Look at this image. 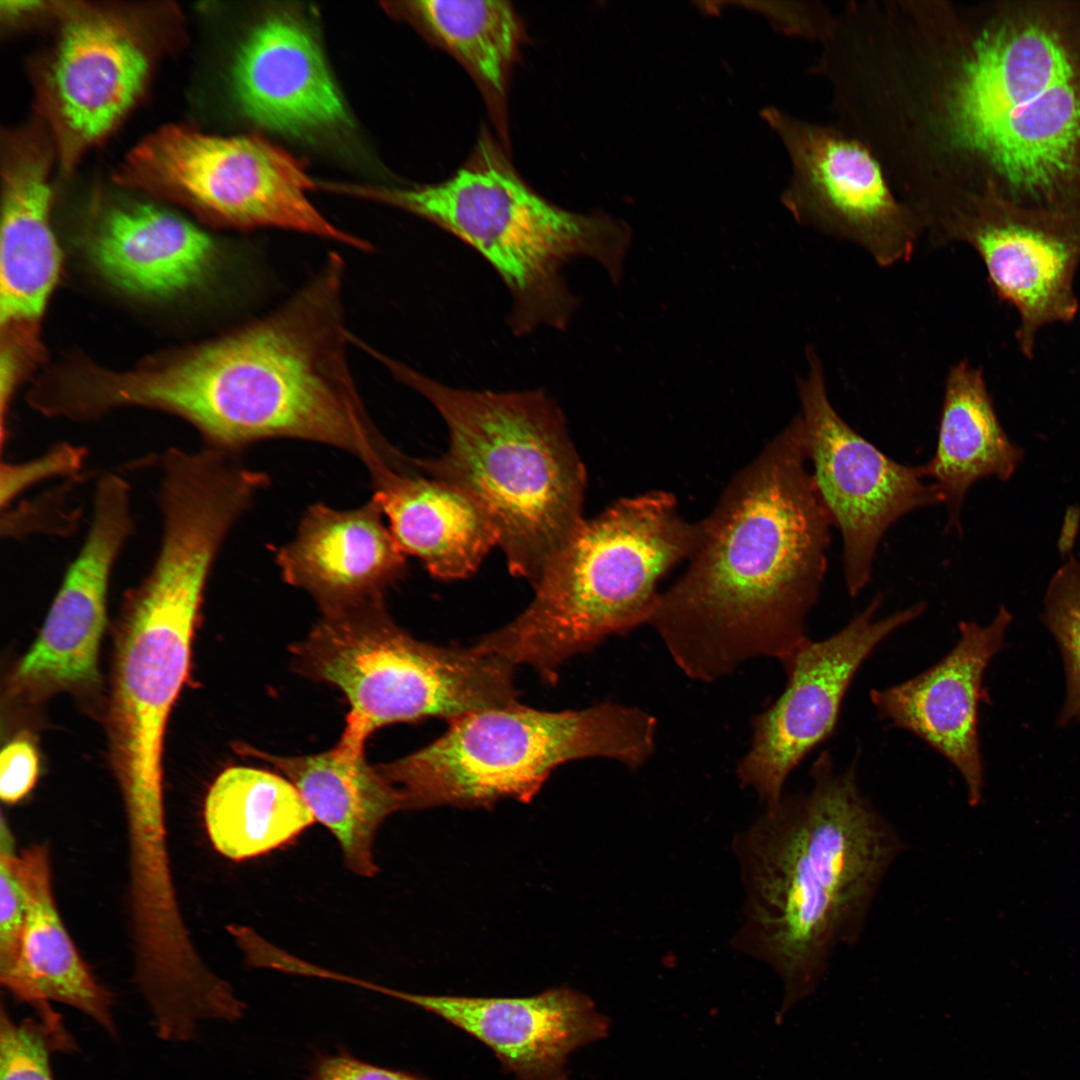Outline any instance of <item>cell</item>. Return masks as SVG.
<instances>
[{"label": "cell", "mask_w": 1080, "mask_h": 1080, "mask_svg": "<svg viewBox=\"0 0 1080 1080\" xmlns=\"http://www.w3.org/2000/svg\"><path fill=\"white\" fill-rule=\"evenodd\" d=\"M883 105L895 165L927 205L988 194L1080 221V0L932 2Z\"/></svg>", "instance_id": "6da1fadb"}, {"label": "cell", "mask_w": 1080, "mask_h": 1080, "mask_svg": "<svg viewBox=\"0 0 1080 1080\" xmlns=\"http://www.w3.org/2000/svg\"><path fill=\"white\" fill-rule=\"evenodd\" d=\"M807 463L796 415L698 522L688 566L649 621L690 679L714 682L759 658L783 664L810 638L833 525Z\"/></svg>", "instance_id": "7a4b0ae2"}, {"label": "cell", "mask_w": 1080, "mask_h": 1080, "mask_svg": "<svg viewBox=\"0 0 1080 1080\" xmlns=\"http://www.w3.org/2000/svg\"><path fill=\"white\" fill-rule=\"evenodd\" d=\"M344 273L332 252L272 313L161 367L112 373L108 403L172 413L193 425L206 447L230 454L290 438L352 453L371 474L382 469L399 452L370 420L349 365Z\"/></svg>", "instance_id": "3957f363"}, {"label": "cell", "mask_w": 1080, "mask_h": 1080, "mask_svg": "<svg viewBox=\"0 0 1080 1080\" xmlns=\"http://www.w3.org/2000/svg\"><path fill=\"white\" fill-rule=\"evenodd\" d=\"M807 792L735 834L745 901L735 951L769 965L784 995L778 1018L815 992L834 951L862 936L880 886L905 844L859 783L858 757L818 755Z\"/></svg>", "instance_id": "277c9868"}, {"label": "cell", "mask_w": 1080, "mask_h": 1080, "mask_svg": "<svg viewBox=\"0 0 1080 1080\" xmlns=\"http://www.w3.org/2000/svg\"><path fill=\"white\" fill-rule=\"evenodd\" d=\"M367 353L444 420L448 449L416 459L419 468L476 501L511 573L534 586L585 520L586 472L561 409L544 390L452 387L374 347Z\"/></svg>", "instance_id": "5b68a950"}, {"label": "cell", "mask_w": 1080, "mask_h": 1080, "mask_svg": "<svg viewBox=\"0 0 1080 1080\" xmlns=\"http://www.w3.org/2000/svg\"><path fill=\"white\" fill-rule=\"evenodd\" d=\"M349 192L428 220L474 249L508 290L507 323L519 337L543 327L568 328L579 305L564 276L573 260L596 261L619 286L633 237L627 222L603 210L574 212L541 196L488 136L443 181L409 188L353 186Z\"/></svg>", "instance_id": "8992f818"}, {"label": "cell", "mask_w": 1080, "mask_h": 1080, "mask_svg": "<svg viewBox=\"0 0 1080 1080\" xmlns=\"http://www.w3.org/2000/svg\"><path fill=\"white\" fill-rule=\"evenodd\" d=\"M698 534V522L681 516L670 493L621 498L583 521L534 585L528 607L476 644L554 682L568 658L649 624L659 581L688 560Z\"/></svg>", "instance_id": "52a82bcc"}, {"label": "cell", "mask_w": 1080, "mask_h": 1080, "mask_svg": "<svg viewBox=\"0 0 1080 1080\" xmlns=\"http://www.w3.org/2000/svg\"><path fill=\"white\" fill-rule=\"evenodd\" d=\"M448 722L432 743L377 766L402 794L405 810L529 802L563 763L601 757L634 771L656 746V718L613 702L559 712L515 703Z\"/></svg>", "instance_id": "ba28073f"}, {"label": "cell", "mask_w": 1080, "mask_h": 1080, "mask_svg": "<svg viewBox=\"0 0 1080 1080\" xmlns=\"http://www.w3.org/2000/svg\"><path fill=\"white\" fill-rule=\"evenodd\" d=\"M299 672L342 690L350 704L336 747L362 754L381 726L429 717L448 721L517 703L514 666L476 644L441 647L396 625L383 600L323 612L293 647Z\"/></svg>", "instance_id": "9c48e42d"}, {"label": "cell", "mask_w": 1080, "mask_h": 1080, "mask_svg": "<svg viewBox=\"0 0 1080 1080\" xmlns=\"http://www.w3.org/2000/svg\"><path fill=\"white\" fill-rule=\"evenodd\" d=\"M220 548L201 526H166L148 573L123 607L109 734L114 767L137 809L153 811L160 802L165 729L189 673L194 630Z\"/></svg>", "instance_id": "30bf717a"}, {"label": "cell", "mask_w": 1080, "mask_h": 1080, "mask_svg": "<svg viewBox=\"0 0 1080 1080\" xmlns=\"http://www.w3.org/2000/svg\"><path fill=\"white\" fill-rule=\"evenodd\" d=\"M114 178L230 227L283 228L372 250L368 241L337 228L313 206L306 191L317 184L301 162L256 135L218 136L167 125L128 152Z\"/></svg>", "instance_id": "8fae6325"}, {"label": "cell", "mask_w": 1080, "mask_h": 1080, "mask_svg": "<svg viewBox=\"0 0 1080 1080\" xmlns=\"http://www.w3.org/2000/svg\"><path fill=\"white\" fill-rule=\"evenodd\" d=\"M797 379L807 461L815 491L842 537L847 591L858 596L873 574L878 546L903 516L941 504L925 465L899 463L855 431L833 407L814 348Z\"/></svg>", "instance_id": "7c38bea8"}, {"label": "cell", "mask_w": 1080, "mask_h": 1080, "mask_svg": "<svg viewBox=\"0 0 1080 1080\" xmlns=\"http://www.w3.org/2000/svg\"><path fill=\"white\" fill-rule=\"evenodd\" d=\"M883 595L876 594L830 636L807 639L783 664L782 694L752 720L748 750L736 775L765 810L784 797L791 773L837 728L846 694L860 668L894 633L917 620L927 604L918 601L878 617Z\"/></svg>", "instance_id": "4fadbf2b"}, {"label": "cell", "mask_w": 1080, "mask_h": 1080, "mask_svg": "<svg viewBox=\"0 0 1080 1080\" xmlns=\"http://www.w3.org/2000/svg\"><path fill=\"white\" fill-rule=\"evenodd\" d=\"M760 116L789 154L792 177L781 202L799 224L859 246L882 267L911 258L923 225L862 142L775 107Z\"/></svg>", "instance_id": "5bb4252c"}, {"label": "cell", "mask_w": 1080, "mask_h": 1080, "mask_svg": "<svg viewBox=\"0 0 1080 1080\" xmlns=\"http://www.w3.org/2000/svg\"><path fill=\"white\" fill-rule=\"evenodd\" d=\"M926 233L936 244L965 243L982 260L995 295L1019 316V351L1034 358L1048 325L1078 314L1080 222L1015 209L991 195L960 200L934 216Z\"/></svg>", "instance_id": "9a60e30c"}, {"label": "cell", "mask_w": 1080, "mask_h": 1080, "mask_svg": "<svg viewBox=\"0 0 1080 1080\" xmlns=\"http://www.w3.org/2000/svg\"><path fill=\"white\" fill-rule=\"evenodd\" d=\"M87 535L68 567L35 642L14 673L16 688L49 693L98 680L109 580L133 531L131 488L116 473L94 490Z\"/></svg>", "instance_id": "2e32d148"}, {"label": "cell", "mask_w": 1080, "mask_h": 1080, "mask_svg": "<svg viewBox=\"0 0 1080 1080\" xmlns=\"http://www.w3.org/2000/svg\"><path fill=\"white\" fill-rule=\"evenodd\" d=\"M149 69L142 38L120 16L83 7L67 13L41 82L42 106L65 170L128 112Z\"/></svg>", "instance_id": "e0dca14e"}, {"label": "cell", "mask_w": 1080, "mask_h": 1080, "mask_svg": "<svg viewBox=\"0 0 1080 1080\" xmlns=\"http://www.w3.org/2000/svg\"><path fill=\"white\" fill-rule=\"evenodd\" d=\"M1011 621L1004 606L988 624L961 621L955 645L940 660L910 679L869 692L881 721L913 734L955 768L972 807L983 800L985 786L979 739L984 676Z\"/></svg>", "instance_id": "ac0fdd59"}, {"label": "cell", "mask_w": 1080, "mask_h": 1080, "mask_svg": "<svg viewBox=\"0 0 1080 1080\" xmlns=\"http://www.w3.org/2000/svg\"><path fill=\"white\" fill-rule=\"evenodd\" d=\"M370 990L431 1012L487 1045L517 1080H567V1056L608 1035L609 1018L586 994L551 988L529 997L423 995Z\"/></svg>", "instance_id": "d6986e66"}, {"label": "cell", "mask_w": 1080, "mask_h": 1080, "mask_svg": "<svg viewBox=\"0 0 1080 1080\" xmlns=\"http://www.w3.org/2000/svg\"><path fill=\"white\" fill-rule=\"evenodd\" d=\"M231 82L243 114L266 129L306 137L351 124L316 40L288 13H273L251 31Z\"/></svg>", "instance_id": "ffe728a7"}, {"label": "cell", "mask_w": 1080, "mask_h": 1080, "mask_svg": "<svg viewBox=\"0 0 1080 1080\" xmlns=\"http://www.w3.org/2000/svg\"><path fill=\"white\" fill-rule=\"evenodd\" d=\"M275 561L283 579L310 593L323 612L383 600L406 570L405 553L372 498L349 510L310 506Z\"/></svg>", "instance_id": "44dd1931"}, {"label": "cell", "mask_w": 1080, "mask_h": 1080, "mask_svg": "<svg viewBox=\"0 0 1080 1080\" xmlns=\"http://www.w3.org/2000/svg\"><path fill=\"white\" fill-rule=\"evenodd\" d=\"M50 152L31 135L8 137L2 166L0 320L39 319L57 282L61 253L50 224Z\"/></svg>", "instance_id": "7402d4cb"}, {"label": "cell", "mask_w": 1080, "mask_h": 1080, "mask_svg": "<svg viewBox=\"0 0 1080 1080\" xmlns=\"http://www.w3.org/2000/svg\"><path fill=\"white\" fill-rule=\"evenodd\" d=\"M372 499L405 554L439 579L470 576L498 534L481 507L460 488L424 473L416 459L372 477Z\"/></svg>", "instance_id": "603a6c76"}, {"label": "cell", "mask_w": 1080, "mask_h": 1080, "mask_svg": "<svg viewBox=\"0 0 1080 1080\" xmlns=\"http://www.w3.org/2000/svg\"><path fill=\"white\" fill-rule=\"evenodd\" d=\"M26 919L19 960L1 983L38 1017L55 1011L59 1002L85 1014L111 1036L117 1034L113 997L79 955L54 902L46 848L32 845L14 858Z\"/></svg>", "instance_id": "cb8c5ba5"}, {"label": "cell", "mask_w": 1080, "mask_h": 1080, "mask_svg": "<svg viewBox=\"0 0 1080 1080\" xmlns=\"http://www.w3.org/2000/svg\"><path fill=\"white\" fill-rule=\"evenodd\" d=\"M215 246L189 220L150 204L115 207L100 219L90 245L97 270L126 293L162 298L198 284Z\"/></svg>", "instance_id": "d4e9b609"}, {"label": "cell", "mask_w": 1080, "mask_h": 1080, "mask_svg": "<svg viewBox=\"0 0 1080 1080\" xmlns=\"http://www.w3.org/2000/svg\"><path fill=\"white\" fill-rule=\"evenodd\" d=\"M239 752L269 763L289 778L315 821L338 841L349 871L363 877L378 872L373 853L376 833L389 815L404 809V799L364 753L349 754L335 746L320 754L285 757L243 744Z\"/></svg>", "instance_id": "484cf974"}, {"label": "cell", "mask_w": 1080, "mask_h": 1080, "mask_svg": "<svg viewBox=\"0 0 1080 1080\" xmlns=\"http://www.w3.org/2000/svg\"><path fill=\"white\" fill-rule=\"evenodd\" d=\"M1023 457L997 416L982 368L959 361L945 380L935 454L924 464L946 508L947 527L961 530L973 484L990 477L1009 480Z\"/></svg>", "instance_id": "4316f807"}, {"label": "cell", "mask_w": 1080, "mask_h": 1080, "mask_svg": "<svg viewBox=\"0 0 1080 1080\" xmlns=\"http://www.w3.org/2000/svg\"><path fill=\"white\" fill-rule=\"evenodd\" d=\"M401 10L424 34L453 55L480 88L506 137L505 105L523 25L508 1L420 0Z\"/></svg>", "instance_id": "83f0119b"}, {"label": "cell", "mask_w": 1080, "mask_h": 1080, "mask_svg": "<svg viewBox=\"0 0 1080 1080\" xmlns=\"http://www.w3.org/2000/svg\"><path fill=\"white\" fill-rule=\"evenodd\" d=\"M204 818L215 849L234 861L282 847L316 822L290 781L243 766L227 768L216 778Z\"/></svg>", "instance_id": "f1b7e54d"}, {"label": "cell", "mask_w": 1080, "mask_h": 1080, "mask_svg": "<svg viewBox=\"0 0 1080 1080\" xmlns=\"http://www.w3.org/2000/svg\"><path fill=\"white\" fill-rule=\"evenodd\" d=\"M1042 621L1059 647L1065 671L1066 693L1058 724L1080 722V560L1074 556L1048 583Z\"/></svg>", "instance_id": "f546056e"}, {"label": "cell", "mask_w": 1080, "mask_h": 1080, "mask_svg": "<svg viewBox=\"0 0 1080 1080\" xmlns=\"http://www.w3.org/2000/svg\"><path fill=\"white\" fill-rule=\"evenodd\" d=\"M75 1048L69 1033L53 1030L38 1017L15 1022L2 1005L0 1080H54L51 1054Z\"/></svg>", "instance_id": "4dcf8cb0"}, {"label": "cell", "mask_w": 1080, "mask_h": 1080, "mask_svg": "<svg viewBox=\"0 0 1080 1080\" xmlns=\"http://www.w3.org/2000/svg\"><path fill=\"white\" fill-rule=\"evenodd\" d=\"M13 838L4 819L0 833V978L16 966L26 919L23 893L14 870Z\"/></svg>", "instance_id": "1f68e13d"}, {"label": "cell", "mask_w": 1080, "mask_h": 1080, "mask_svg": "<svg viewBox=\"0 0 1080 1080\" xmlns=\"http://www.w3.org/2000/svg\"><path fill=\"white\" fill-rule=\"evenodd\" d=\"M86 458V450L70 443H60L44 454L19 463H1V507L8 506L20 493L36 483L55 476H71L78 472Z\"/></svg>", "instance_id": "d6a6232c"}, {"label": "cell", "mask_w": 1080, "mask_h": 1080, "mask_svg": "<svg viewBox=\"0 0 1080 1080\" xmlns=\"http://www.w3.org/2000/svg\"><path fill=\"white\" fill-rule=\"evenodd\" d=\"M728 3V2H727ZM763 15L779 32L818 39L829 33L834 14L816 2H731Z\"/></svg>", "instance_id": "836d02e7"}, {"label": "cell", "mask_w": 1080, "mask_h": 1080, "mask_svg": "<svg viewBox=\"0 0 1080 1080\" xmlns=\"http://www.w3.org/2000/svg\"><path fill=\"white\" fill-rule=\"evenodd\" d=\"M39 770V757L31 740L20 736L9 742L0 757V797L14 804L33 788Z\"/></svg>", "instance_id": "e575fe53"}, {"label": "cell", "mask_w": 1080, "mask_h": 1080, "mask_svg": "<svg viewBox=\"0 0 1080 1080\" xmlns=\"http://www.w3.org/2000/svg\"><path fill=\"white\" fill-rule=\"evenodd\" d=\"M308 1080H426L416 1075L383 1068L359 1060L344 1050L319 1056Z\"/></svg>", "instance_id": "d590c367"}, {"label": "cell", "mask_w": 1080, "mask_h": 1080, "mask_svg": "<svg viewBox=\"0 0 1080 1080\" xmlns=\"http://www.w3.org/2000/svg\"><path fill=\"white\" fill-rule=\"evenodd\" d=\"M40 5L41 3L36 1H3L1 2V10L5 11L9 16H16L39 9Z\"/></svg>", "instance_id": "8d00e7d4"}, {"label": "cell", "mask_w": 1080, "mask_h": 1080, "mask_svg": "<svg viewBox=\"0 0 1080 1080\" xmlns=\"http://www.w3.org/2000/svg\"><path fill=\"white\" fill-rule=\"evenodd\" d=\"M853 3H855V2H853ZM853 3H850V4H849V5H848V6H847V7H846V8H845V9H844V10H843L842 12H841V14L839 15V17H838V19H837V22H838V20H839L840 16H841V15L843 14V12H844V11H845V10H846V9H847V8H848L849 6H851V5L853 4ZM837 22H836V24H837ZM836 24H835V26H836ZM835 26H834V28H835ZM833 30H834V29H833ZM832 32H833V31H832ZM832 32H831V34H832ZM831 34H830V35H831ZM829 37H830V36H829ZM828 39H829V38H828ZM828 39H827V40H828ZM827 40H826V42H827ZM826 42H825V43H826ZM825 43H824V45H825ZM824 45H823V48H824ZM820 58H821V57H820ZM819 60H820V59H819ZM818 64H819V62H818ZM818 64L816 65V73H817V74H818Z\"/></svg>", "instance_id": "74e56055"}]
</instances>
